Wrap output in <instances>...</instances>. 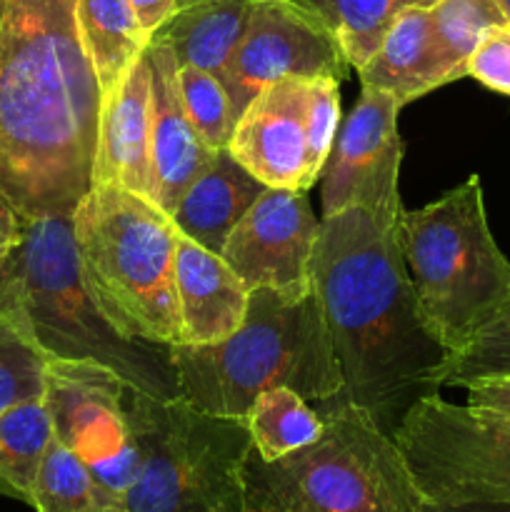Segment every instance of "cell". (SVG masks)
Returning <instances> with one entry per match:
<instances>
[{
    "mask_svg": "<svg viewBox=\"0 0 510 512\" xmlns=\"http://www.w3.org/2000/svg\"><path fill=\"white\" fill-rule=\"evenodd\" d=\"M465 390H468V403H465L468 408L510 428V375L478 378L465 385Z\"/></svg>",
    "mask_w": 510,
    "mask_h": 512,
    "instance_id": "obj_31",
    "label": "cell"
},
{
    "mask_svg": "<svg viewBox=\"0 0 510 512\" xmlns=\"http://www.w3.org/2000/svg\"><path fill=\"white\" fill-rule=\"evenodd\" d=\"M363 88L380 90L408 105L448 85L430 8H408L395 18L378 50L360 70Z\"/></svg>",
    "mask_w": 510,
    "mask_h": 512,
    "instance_id": "obj_18",
    "label": "cell"
},
{
    "mask_svg": "<svg viewBox=\"0 0 510 512\" xmlns=\"http://www.w3.org/2000/svg\"><path fill=\"white\" fill-rule=\"evenodd\" d=\"M53 420L43 398L25 400L0 413V480L30 505L35 475L53 443Z\"/></svg>",
    "mask_w": 510,
    "mask_h": 512,
    "instance_id": "obj_25",
    "label": "cell"
},
{
    "mask_svg": "<svg viewBox=\"0 0 510 512\" xmlns=\"http://www.w3.org/2000/svg\"><path fill=\"white\" fill-rule=\"evenodd\" d=\"M425 512H510L505 503H425Z\"/></svg>",
    "mask_w": 510,
    "mask_h": 512,
    "instance_id": "obj_34",
    "label": "cell"
},
{
    "mask_svg": "<svg viewBox=\"0 0 510 512\" xmlns=\"http://www.w3.org/2000/svg\"><path fill=\"white\" fill-rule=\"evenodd\" d=\"M100 103L78 0H0V198L20 220L88 193Z\"/></svg>",
    "mask_w": 510,
    "mask_h": 512,
    "instance_id": "obj_1",
    "label": "cell"
},
{
    "mask_svg": "<svg viewBox=\"0 0 510 512\" xmlns=\"http://www.w3.org/2000/svg\"><path fill=\"white\" fill-rule=\"evenodd\" d=\"M173 283L180 320V343H218L240 328L245 310H248L250 290L225 263L223 255L178 233Z\"/></svg>",
    "mask_w": 510,
    "mask_h": 512,
    "instance_id": "obj_17",
    "label": "cell"
},
{
    "mask_svg": "<svg viewBox=\"0 0 510 512\" xmlns=\"http://www.w3.org/2000/svg\"><path fill=\"white\" fill-rule=\"evenodd\" d=\"M0 320L45 360H90L153 398H178L168 345L125 335L90 298L70 215L23 220L20 243L0 263Z\"/></svg>",
    "mask_w": 510,
    "mask_h": 512,
    "instance_id": "obj_3",
    "label": "cell"
},
{
    "mask_svg": "<svg viewBox=\"0 0 510 512\" xmlns=\"http://www.w3.org/2000/svg\"><path fill=\"white\" fill-rule=\"evenodd\" d=\"M395 238L420 313L448 355L508 303L510 260L495 243L475 173L433 203L403 210Z\"/></svg>",
    "mask_w": 510,
    "mask_h": 512,
    "instance_id": "obj_7",
    "label": "cell"
},
{
    "mask_svg": "<svg viewBox=\"0 0 510 512\" xmlns=\"http://www.w3.org/2000/svg\"><path fill=\"white\" fill-rule=\"evenodd\" d=\"M73 220L83 283L105 315L135 340L180 343L173 218L120 185H90Z\"/></svg>",
    "mask_w": 510,
    "mask_h": 512,
    "instance_id": "obj_6",
    "label": "cell"
},
{
    "mask_svg": "<svg viewBox=\"0 0 510 512\" xmlns=\"http://www.w3.org/2000/svg\"><path fill=\"white\" fill-rule=\"evenodd\" d=\"M170 360L178 398L220 418L245 420L253 400L270 388H293L308 403L343 393L315 290H253L235 333L208 345H173Z\"/></svg>",
    "mask_w": 510,
    "mask_h": 512,
    "instance_id": "obj_4",
    "label": "cell"
},
{
    "mask_svg": "<svg viewBox=\"0 0 510 512\" xmlns=\"http://www.w3.org/2000/svg\"><path fill=\"white\" fill-rule=\"evenodd\" d=\"M495 3H498L500 13H503L505 23H510V0H495Z\"/></svg>",
    "mask_w": 510,
    "mask_h": 512,
    "instance_id": "obj_35",
    "label": "cell"
},
{
    "mask_svg": "<svg viewBox=\"0 0 510 512\" xmlns=\"http://www.w3.org/2000/svg\"><path fill=\"white\" fill-rule=\"evenodd\" d=\"M333 33L350 68L360 70L378 50L390 25L408 8H433L438 0H293Z\"/></svg>",
    "mask_w": 510,
    "mask_h": 512,
    "instance_id": "obj_22",
    "label": "cell"
},
{
    "mask_svg": "<svg viewBox=\"0 0 510 512\" xmlns=\"http://www.w3.org/2000/svg\"><path fill=\"white\" fill-rule=\"evenodd\" d=\"M178 88L185 113L205 145L213 150L228 148L235 115L218 75L195 68V65H178Z\"/></svg>",
    "mask_w": 510,
    "mask_h": 512,
    "instance_id": "obj_28",
    "label": "cell"
},
{
    "mask_svg": "<svg viewBox=\"0 0 510 512\" xmlns=\"http://www.w3.org/2000/svg\"><path fill=\"white\" fill-rule=\"evenodd\" d=\"M0 495H8V498H18V495H15V490L10 488V485H5L3 480H0Z\"/></svg>",
    "mask_w": 510,
    "mask_h": 512,
    "instance_id": "obj_36",
    "label": "cell"
},
{
    "mask_svg": "<svg viewBox=\"0 0 510 512\" xmlns=\"http://www.w3.org/2000/svg\"><path fill=\"white\" fill-rule=\"evenodd\" d=\"M448 83L468 78V58L493 25L505 23L495 0H438L430 8Z\"/></svg>",
    "mask_w": 510,
    "mask_h": 512,
    "instance_id": "obj_26",
    "label": "cell"
},
{
    "mask_svg": "<svg viewBox=\"0 0 510 512\" xmlns=\"http://www.w3.org/2000/svg\"><path fill=\"white\" fill-rule=\"evenodd\" d=\"M255 0H195L178 8L150 38L168 45L178 65L220 75L243 40Z\"/></svg>",
    "mask_w": 510,
    "mask_h": 512,
    "instance_id": "obj_20",
    "label": "cell"
},
{
    "mask_svg": "<svg viewBox=\"0 0 510 512\" xmlns=\"http://www.w3.org/2000/svg\"><path fill=\"white\" fill-rule=\"evenodd\" d=\"M45 405L55 440L73 450L100 485L123 503L140 468L130 425V385L90 360L45 363Z\"/></svg>",
    "mask_w": 510,
    "mask_h": 512,
    "instance_id": "obj_11",
    "label": "cell"
},
{
    "mask_svg": "<svg viewBox=\"0 0 510 512\" xmlns=\"http://www.w3.org/2000/svg\"><path fill=\"white\" fill-rule=\"evenodd\" d=\"M400 110L403 105L393 95L363 88L358 103L340 123L320 173V218L345 208H363L385 228L398 230L405 210L400 200Z\"/></svg>",
    "mask_w": 510,
    "mask_h": 512,
    "instance_id": "obj_12",
    "label": "cell"
},
{
    "mask_svg": "<svg viewBox=\"0 0 510 512\" xmlns=\"http://www.w3.org/2000/svg\"><path fill=\"white\" fill-rule=\"evenodd\" d=\"M313 290L343 375V398L393 435L410 405L440 390L448 350L420 313L395 230L363 208L320 218Z\"/></svg>",
    "mask_w": 510,
    "mask_h": 512,
    "instance_id": "obj_2",
    "label": "cell"
},
{
    "mask_svg": "<svg viewBox=\"0 0 510 512\" xmlns=\"http://www.w3.org/2000/svg\"><path fill=\"white\" fill-rule=\"evenodd\" d=\"M150 105H153V73H150L148 53L143 50V55L130 63L118 83L103 95L90 185H120L153 200Z\"/></svg>",
    "mask_w": 510,
    "mask_h": 512,
    "instance_id": "obj_15",
    "label": "cell"
},
{
    "mask_svg": "<svg viewBox=\"0 0 510 512\" xmlns=\"http://www.w3.org/2000/svg\"><path fill=\"white\" fill-rule=\"evenodd\" d=\"M78 30L103 95L143 55L150 40L128 0H78Z\"/></svg>",
    "mask_w": 510,
    "mask_h": 512,
    "instance_id": "obj_21",
    "label": "cell"
},
{
    "mask_svg": "<svg viewBox=\"0 0 510 512\" xmlns=\"http://www.w3.org/2000/svg\"><path fill=\"white\" fill-rule=\"evenodd\" d=\"M493 375H510V298L463 348L448 355L440 370V388H465Z\"/></svg>",
    "mask_w": 510,
    "mask_h": 512,
    "instance_id": "obj_27",
    "label": "cell"
},
{
    "mask_svg": "<svg viewBox=\"0 0 510 512\" xmlns=\"http://www.w3.org/2000/svg\"><path fill=\"white\" fill-rule=\"evenodd\" d=\"M425 503L510 505V428L430 393L393 430Z\"/></svg>",
    "mask_w": 510,
    "mask_h": 512,
    "instance_id": "obj_9",
    "label": "cell"
},
{
    "mask_svg": "<svg viewBox=\"0 0 510 512\" xmlns=\"http://www.w3.org/2000/svg\"><path fill=\"white\" fill-rule=\"evenodd\" d=\"M320 218L305 190L265 188L225 238V263L245 288L303 295L313 290V253Z\"/></svg>",
    "mask_w": 510,
    "mask_h": 512,
    "instance_id": "obj_14",
    "label": "cell"
},
{
    "mask_svg": "<svg viewBox=\"0 0 510 512\" xmlns=\"http://www.w3.org/2000/svg\"><path fill=\"white\" fill-rule=\"evenodd\" d=\"M113 512H125V510H123V508H120V510H113Z\"/></svg>",
    "mask_w": 510,
    "mask_h": 512,
    "instance_id": "obj_38",
    "label": "cell"
},
{
    "mask_svg": "<svg viewBox=\"0 0 510 512\" xmlns=\"http://www.w3.org/2000/svg\"><path fill=\"white\" fill-rule=\"evenodd\" d=\"M23 235V220L13 208L0 198V263L10 255V250L20 243Z\"/></svg>",
    "mask_w": 510,
    "mask_h": 512,
    "instance_id": "obj_33",
    "label": "cell"
},
{
    "mask_svg": "<svg viewBox=\"0 0 510 512\" xmlns=\"http://www.w3.org/2000/svg\"><path fill=\"white\" fill-rule=\"evenodd\" d=\"M265 188L268 185L250 175L230 150L223 148L185 188L170 218L185 238L220 253L230 230L265 193Z\"/></svg>",
    "mask_w": 510,
    "mask_h": 512,
    "instance_id": "obj_19",
    "label": "cell"
},
{
    "mask_svg": "<svg viewBox=\"0 0 510 512\" xmlns=\"http://www.w3.org/2000/svg\"><path fill=\"white\" fill-rule=\"evenodd\" d=\"M30 508L35 512H113L123 503L95 480L73 450L53 438L35 475Z\"/></svg>",
    "mask_w": 510,
    "mask_h": 512,
    "instance_id": "obj_24",
    "label": "cell"
},
{
    "mask_svg": "<svg viewBox=\"0 0 510 512\" xmlns=\"http://www.w3.org/2000/svg\"><path fill=\"white\" fill-rule=\"evenodd\" d=\"M338 128V78H280L240 113L228 150L268 188L308 193L320 180Z\"/></svg>",
    "mask_w": 510,
    "mask_h": 512,
    "instance_id": "obj_10",
    "label": "cell"
},
{
    "mask_svg": "<svg viewBox=\"0 0 510 512\" xmlns=\"http://www.w3.org/2000/svg\"><path fill=\"white\" fill-rule=\"evenodd\" d=\"M318 413L323 433L308 448L280 460L250 450L245 512H425L393 435L343 395Z\"/></svg>",
    "mask_w": 510,
    "mask_h": 512,
    "instance_id": "obj_5",
    "label": "cell"
},
{
    "mask_svg": "<svg viewBox=\"0 0 510 512\" xmlns=\"http://www.w3.org/2000/svg\"><path fill=\"white\" fill-rule=\"evenodd\" d=\"M190 3H195V0H178V8H185V5H190Z\"/></svg>",
    "mask_w": 510,
    "mask_h": 512,
    "instance_id": "obj_37",
    "label": "cell"
},
{
    "mask_svg": "<svg viewBox=\"0 0 510 512\" xmlns=\"http://www.w3.org/2000/svg\"><path fill=\"white\" fill-rule=\"evenodd\" d=\"M245 425L255 453L263 460H280L320 438L323 415L293 388H270L253 400Z\"/></svg>",
    "mask_w": 510,
    "mask_h": 512,
    "instance_id": "obj_23",
    "label": "cell"
},
{
    "mask_svg": "<svg viewBox=\"0 0 510 512\" xmlns=\"http://www.w3.org/2000/svg\"><path fill=\"white\" fill-rule=\"evenodd\" d=\"M130 425L140 468L123 495L125 512H245L253 450L245 420L130 388Z\"/></svg>",
    "mask_w": 510,
    "mask_h": 512,
    "instance_id": "obj_8",
    "label": "cell"
},
{
    "mask_svg": "<svg viewBox=\"0 0 510 512\" xmlns=\"http://www.w3.org/2000/svg\"><path fill=\"white\" fill-rule=\"evenodd\" d=\"M468 78L510 98V23L493 25L468 58Z\"/></svg>",
    "mask_w": 510,
    "mask_h": 512,
    "instance_id": "obj_30",
    "label": "cell"
},
{
    "mask_svg": "<svg viewBox=\"0 0 510 512\" xmlns=\"http://www.w3.org/2000/svg\"><path fill=\"white\" fill-rule=\"evenodd\" d=\"M45 355L0 320V413L25 400L43 398Z\"/></svg>",
    "mask_w": 510,
    "mask_h": 512,
    "instance_id": "obj_29",
    "label": "cell"
},
{
    "mask_svg": "<svg viewBox=\"0 0 510 512\" xmlns=\"http://www.w3.org/2000/svg\"><path fill=\"white\" fill-rule=\"evenodd\" d=\"M348 68L338 40L310 10L293 0H255L243 40L218 78L238 120L250 100L275 80L310 75L343 80Z\"/></svg>",
    "mask_w": 510,
    "mask_h": 512,
    "instance_id": "obj_13",
    "label": "cell"
},
{
    "mask_svg": "<svg viewBox=\"0 0 510 512\" xmlns=\"http://www.w3.org/2000/svg\"><path fill=\"white\" fill-rule=\"evenodd\" d=\"M128 3L133 5L140 28L148 35H153L178 10V0H128Z\"/></svg>",
    "mask_w": 510,
    "mask_h": 512,
    "instance_id": "obj_32",
    "label": "cell"
},
{
    "mask_svg": "<svg viewBox=\"0 0 510 512\" xmlns=\"http://www.w3.org/2000/svg\"><path fill=\"white\" fill-rule=\"evenodd\" d=\"M153 73L150 105V168H153V203L173 213L175 203L190 183L203 173L218 150L208 148L185 113L178 88V63L168 45L150 38L145 45Z\"/></svg>",
    "mask_w": 510,
    "mask_h": 512,
    "instance_id": "obj_16",
    "label": "cell"
}]
</instances>
